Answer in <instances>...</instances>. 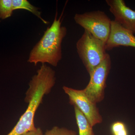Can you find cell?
Masks as SVG:
<instances>
[{
  "mask_svg": "<svg viewBox=\"0 0 135 135\" xmlns=\"http://www.w3.org/2000/svg\"><path fill=\"white\" fill-rule=\"evenodd\" d=\"M55 71L46 64H42L37 74L32 77L27 91L25 101L28 103L26 110L16 125L7 135H21L36 129L35 115L45 95L49 93L55 83Z\"/></svg>",
  "mask_w": 135,
  "mask_h": 135,
  "instance_id": "1",
  "label": "cell"
},
{
  "mask_svg": "<svg viewBox=\"0 0 135 135\" xmlns=\"http://www.w3.org/2000/svg\"><path fill=\"white\" fill-rule=\"evenodd\" d=\"M66 33V28L61 26L60 18L57 19L56 16L53 23L31 51L27 62L35 66L40 63L57 66L62 59L61 45Z\"/></svg>",
  "mask_w": 135,
  "mask_h": 135,
  "instance_id": "2",
  "label": "cell"
},
{
  "mask_svg": "<svg viewBox=\"0 0 135 135\" xmlns=\"http://www.w3.org/2000/svg\"><path fill=\"white\" fill-rule=\"evenodd\" d=\"M76 48L89 74L102 62L107 54L105 43L86 30L77 41Z\"/></svg>",
  "mask_w": 135,
  "mask_h": 135,
  "instance_id": "3",
  "label": "cell"
},
{
  "mask_svg": "<svg viewBox=\"0 0 135 135\" xmlns=\"http://www.w3.org/2000/svg\"><path fill=\"white\" fill-rule=\"evenodd\" d=\"M74 19L84 30L106 44L110 32L112 20L105 13L98 10L76 14Z\"/></svg>",
  "mask_w": 135,
  "mask_h": 135,
  "instance_id": "4",
  "label": "cell"
},
{
  "mask_svg": "<svg viewBox=\"0 0 135 135\" xmlns=\"http://www.w3.org/2000/svg\"><path fill=\"white\" fill-rule=\"evenodd\" d=\"M111 68V57L107 53L102 62L89 74V82L86 88L83 89L86 95L95 103L104 99L106 80Z\"/></svg>",
  "mask_w": 135,
  "mask_h": 135,
  "instance_id": "5",
  "label": "cell"
},
{
  "mask_svg": "<svg viewBox=\"0 0 135 135\" xmlns=\"http://www.w3.org/2000/svg\"><path fill=\"white\" fill-rule=\"evenodd\" d=\"M63 89L69 97L70 103L78 107L92 127L102 122L103 118L97 104L91 101L83 90L74 89L65 86Z\"/></svg>",
  "mask_w": 135,
  "mask_h": 135,
  "instance_id": "6",
  "label": "cell"
},
{
  "mask_svg": "<svg viewBox=\"0 0 135 135\" xmlns=\"http://www.w3.org/2000/svg\"><path fill=\"white\" fill-rule=\"evenodd\" d=\"M114 21L126 29L135 33V11L126 5L123 0H106Z\"/></svg>",
  "mask_w": 135,
  "mask_h": 135,
  "instance_id": "7",
  "label": "cell"
},
{
  "mask_svg": "<svg viewBox=\"0 0 135 135\" xmlns=\"http://www.w3.org/2000/svg\"><path fill=\"white\" fill-rule=\"evenodd\" d=\"M120 46L135 49V36L130 31L112 20L110 32L105 44V49L106 50H110Z\"/></svg>",
  "mask_w": 135,
  "mask_h": 135,
  "instance_id": "8",
  "label": "cell"
},
{
  "mask_svg": "<svg viewBox=\"0 0 135 135\" xmlns=\"http://www.w3.org/2000/svg\"><path fill=\"white\" fill-rule=\"evenodd\" d=\"M76 121L79 130V135H94L93 127L78 107L74 106Z\"/></svg>",
  "mask_w": 135,
  "mask_h": 135,
  "instance_id": "9",
  "label": "cell"
},
{
  "mask_svg": "<svg viewBox=\"0 0 135 135\" xmlns=\"http://www.w3.org/2000/svg\"><path fill=\"white\" fill-rule=\"evenodd\" d=\"M12 8L14 11L19 9L26 10L40 19L45 24L49 23L42 18L39 8L32 5L27 0H12Z\"/></svg>",
  "mask_w": 135,
  "mask_h": 135,
  "instance_id": "10",
  "label": "cell"
},
{
  "mask_svg": "<svg viewBox=\"0 0 135 135\" xmlns=\"http://www.w3.org/2000/svg\"><path fill=\"white\" fill-rule=\"evenodd\" d=\"M12 0H0V18L6 19L12 15Z\"/></svg>",
  "mask_w": 135,
  "mask_h": 135,
  "instance_id": "11",
  "label": "cell"
},
{
  "mask_svg": "<svg viewBox=\"0 0 135 135\" xmlns=\"http://www.w3.org/2000/svg\"><path fill=\"white\" fill-rule=\"evenodd\" d=\"M44 135H77L74 131L70 130L66 128L54 127L50 130L47 131Z\"/></svg>",
  "mask_w": 135,
  "mask_h": 135,
  "instance_id": "12",
  "label": "cell"
},
{
  "mask_svg": "<svg viewBox=\"0 0 135 135\" xmlns=\"http://www.w3.org/2000/svg\"><path fill=\"white\" fill-rule=\"evenodd\" d=\"M111 131L113 135H128L126 125L122 122L117 121L113 123Z\"/></svg>",
  "mask_w": 135,
  "mask_h": 135,
  "instance_id": "13",
  "label": "cell"
},
{
  "mask_svg": "<svg viewBox=\"0 0 135 135\" xmlns=\"http://www.w3.org/2000/svg\"><path fill=\"white\" fill-rule=\"evenodd\" d=\"M21 135H44V134L40 128H36L35 130L28 131Z\"/></svg>",
  "mask_w": 135,
  "mask_h": 135,
  "instance_id": "14",
  "label": "cell"
}]
</instances>
